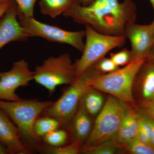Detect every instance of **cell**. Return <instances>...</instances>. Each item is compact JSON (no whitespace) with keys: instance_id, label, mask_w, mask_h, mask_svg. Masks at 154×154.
<instances>
[{"instance_id":"1","label":"cell","mask_w":154,"mask_h":154,"mask_svg":"<svg viewBox=\"0 0 154 154\" xmlns=\"http://www.w3.org/2000/svg\"><path fill=\"white\" fill-rule=\"evenodd\" d=\"M63 15L78 24L90 25L99 33L125 36V26L135 22L137 12L132 0H124L117 7L110 5L105 0H95L83 6L75 0Z\"/></svg>"},{"instance_id":"2","label":"cell","mask_w":154,"mask_h":154,"mask_svg":"<svg viewBox=\"0 0 154 154\" xmlns=\"http://www.w3.org/2000/svg\"><path fill=\"white\" fill-rule=\"evenodd\" d=\"M146 60L135 59L122 68L93 78L90 83L91 88L134 105L135 101L133 87L135 78Z\"/></svg>"},{"instance_id":"3","label":"cell","mask_w":154,"mask_h":154,"mask_svg":"<svg viewBox=\"0 0 154 154\" xmlns=\"http://www.w3.org/2000/svg\"><path fill=\"white\" fill-rule=\"evenodd\" d=\"M54 102L36 99L7 101L0 100V108L11 118L18 128L21 136L30 144L36 145L40 140L34 131V124L38 116Z\"/></svg>"},{"instance_id":"4","label":"cell","mask_w":154,"mask_h":154,"mask_svg":"<svg viewBox=\"0 0 154 154\" xmlns=\"http://www.w3.org/2000/svg\"><path fill=\"white\" fill-rule=\"evenodd\" d=\"M100 75L102 74L93 65L70 85L60 98L45 110L42 114L57 119L62 125L68 124L76 113L83 96L92 89L90 85L91 80Z\"/></svg>"},{"instance_id":"5","label":"cell","mask_w":154,"mask_h":154,"mask_svg":"<svg viewBox=\"0 0 154 154\" xmlns=\"http://www.w3.org/2000/svg\"><path fill=\"white\" fill-rule=\"evenodd\" d=\"M76 79L75 63L67 53L57 57L48 58L34 71V81L47 89L50 95L57 86L71 85Z\"/></svg>"},{"instance_id":"6","label":"cell","mask_w":154,"mask_h":154,"mask_svg":"<svg viewBox=\"0 0 154 154\" xmlns=\"http://www.w3.org/2000/svg\"><path fill=\"white\" fill-rule=\"evenodd\" d=\"M129 104L109 95L84 146L97 145L111 140L118 130Z\"/></svg>"},{"instance_id":"7","label":"cell","mask_w":154,"mask_h":154,"mask_svg":"<svg viewBox=\"0 0 154 154\" xmlns=\"http://www.w3.org/2000/svg\"><path fill=\"white\" fill-rule=\"evenodd\" d=\"M86 42L81 57L75 63L76 79L113 48L123 45L125 36L106 35L86 25Z\"/></svg>"},{"instance_id":"8","label":"cell","mask_w":154,"mask_h":154,"mask_svg":"<svg viewBox=\"0 0 154 154\" xmlns=\"http://www.w3.org/2000/svg\"><path fill=\"white\" fill-rule=\"evenodd\" d=\"M18 18L21 25L30 32L32 37H41L52 42L69 45L80 52H83L85 45V30L67 31L39 22L33 17H25L19 12Z\"/></svg>"},{"instance_id":"9","label":"cell","mask_w":154,"mask_h":154,"mask_svg":"<svg viewBox=\"0 0 154 154\" xmlns=\"http://www.w3.org/2000/svg\"><path fill=\"white\" fill-rule=\"evenodd\" d=\"M34 78V72L30 70L26 60L15 62L9 71L0 72V100H21L16 91L19 87L27 86Z\"/></svg>"},{"instance_id":"10","label":"cell","mask_w":154,"mask_h":154,"mask_svg":"<svg viewBox=\"0 0 154 154\" xmlns=\"http://www.w3.org/2000/svg\"><path fill=\"white\" fill-rule=\"evenodd\" d=\"M18 14V7L13 0L0 19V49L10 42L26 41L32 37L30 32L19 22Z\"/></svg>"},{"instance_id":"11","label":"cell","mask_w":154,"mask_h":154,"mask_svg":"<svg viewBox=\"0 0 154 154\" xmlns=\"http://www.w3.org/2000/svg\"><path fill=\"white\" fill-rule=\"evenodd\" d=\"M125 36L130 42L134 59H147L154 43V28L152 23L148 25L128 23L125 28Z\"/></svg>"},{"instance_id":"12","label":"cell","mask_w":154,"mask_h":154,"mask_svg":"<svg viewBox=\"0 0 154 154\" xmlns=\"http://www.w3.org/2000/svg\"><path fill=\"white\" fill-rule=\"evenodd\" d=\"M0 143L8 153L28 154L30 151L23 142L18 128L8 116L0 108Z\"/></svg>"},{"instance_id":"13","label":"cell","mask_w":154,"mask_h":154,"mask_svg":"<svg viewBox=\"0 0 154 154\" xmlns=\"http://www.w3.org/2000/svg\"><path fill=\"white\" fill-rule=\"evenodd\" d=\"M142 101L154 99V64L146 60L135 78L134 88Z\"/></svg>"},{"instance_id":"14","label":"cell","mask_w":154,"mask_h":154,"mask_svg":"<svg viewBox=\"0 0 154 154\" xmlns=\"http://www.w3.org/2000/svg\"><path fill=\"white\" fill-rule=\"evenodd\" d=\"M129 104L116 133L111 140L124 144L136 138L138 129L139 116Z\"/></svg>"},{"instance_id":"15","label":"cell","mask_w":154,"mask_h":154,"mask_svg":"<svg viewBox=\"0 0 154 154\" xmlns=\"http://www.w3.org/2000/svg\"><path fill=\"white\" fill-rule=\"evenodd\" d=\"M91 116L79 104L76 113L72 119V130L75 139L83 143L91 134L93 125Z\"/></svg>"},{"instance_id":"16","label":"cell","mask_w":154,"mask_h":154,"mask_svg":"<svg viewBox=\"0 0 154 154\" xmlns=\"http://www.w3.org/2000/svg\"><path fill=\"white\" fill-rule=\"evenodd\" d=\"M101 91L91 89L85 94L80 104L91 117L97 116L105 103V98Z\"/></svg>"},{"instance_id":"17","label":"cell","mask_w":154,"mask_h":154,"mask_svg":"<svg viewBox=\"0 0 154 154\" xmlns=\"http://www.w3.org/2000/svg\"><path fill=\"white\" fill-rule=\"evenodd\" d=\"M75 0H39L40 12L55 18L65 13Z\"/></svg>"},{"instance_id":"18","label":"cell","mask_w":154,"mask_h":154,"mask_svg":"<svg viewBox=\"0 0 154 154\" xmlns=\"http://www.w3.org/2000/svg\"><path fill=\"white\" fill-rule=\"evenodd\" d=\"M124 151L122 144L109 140L97 145L82 147L81 153L85 154H115Z\"/></svg>"},{"instance_id":"19","label":"cell","mask_w":154,"mask_h":154,"mask_svg":"<svg viewBox=\"0 0 154 154\" xmlns=\"http://www.w3.org/2000/svg\"><path fill=\"white\" fill-rule=\"evenodd\" d=\"M61 125L57 119L44 116V117L36 119L34 124V131L38 137L41 138L48 133L58 129Z\"/></svg>"},{"instance_id":"20","label":"cell","mask_w":154,"mask_h":154,"mask_svg":"<svg viewBox=\"0 0 154 154\" xmlns=\"http://www.w3.org/2000/svg\"><path fill=\"white\" fill-rule=\"evenodd\" d=\"M124 151L132 154H154V147L134 139L124 144Z\"/></svg>"},{"instance_id":"21","label":"cell","mask_w":154,"mask_h":154,"mask_svg":"<svg viewBox=\"0 0 154 154\" xmlns=\"http://www.w3.org/2000/svg\"><path fill=\"white\" fill-rule=\"evenodd\" d=\"M82 143L75 140L67 146L53 147L49 146L44 148L45 152L51 154H78L81 152Z\"/></svg>"},{"instance_id":"22","label":"cell","mask_w":154,"mask_h":154,"mask_svg":"<svg viewBox=\"0 0 154 154\" xmlns=\"http://www.w3.org/2000/svg\"><path fill=\"white\" fill-rule=\"evenodd\" d=\"M43 140L50 146H63L67 140L68 134L63 130L57 129L48 133L42 137Z\"/></svg>"},{"instance_id":"23","label":"cell","mask_w":154,"mask_h":154,"mask_svg":"<svg viewBox=\"0 0 154 154\" xmlns=\"http://www.w3.org/2000/svg\"><path fill=\"white\" fill-rule=\"evenodd\" d=\"M110 58L117 66H125L134 60L131 51L124 48L119 52L111 53Z\"/></svg>"},{"instance_id":"24","label":"cell","mask_w":154,"mask_h":154,"mask_svg":"<svg viewBox=\"0 0 154 154\" xmlns=\"http://www.w3.org/2000/svg\"><path fill=\"white\" fill-rule=\"evenodd\" d=\"M94 66L96 69L102 74L111 72L119 68L110 58L105 57L96 62Z\"/></svg>"},{"instance_id":"25","label":"cell","mask_w":154,"mask_h":154,"mask_svg":"<svg viewBox=\"0 0 154 154\" xmlns=\"http://www.w3.org/2000/svg\"><path fill=\"white\" fill-rule=\"evenodd\" d=\"M19 13L25 17H33L34 6L37 0H14Z\"/></svg>"},{"instance_id":"26","label":"cell","mask_w":154,"mask_h":154,"mask_svg":"<svg viewBox=\"0 0 154 154\" xmlns=\"http://www.w3.org/2000/svg\"><path fill=\"white\" fill-rule=\"evenodd\" d=\"M144 112L154 120V99L140 102Z\"/></svg>"},{"instance_id":"27","label":"cell","mask_w":154,"mask_h":154,"mask_svg":"<svg viewBox=\"0 0 154 154\" xmlns=\"http://www.w3.org/2000/svg\"><path fill=\"white\" fill-rule=\"evenodd\" d=\"M136 138L138 140H139L142 142L143 143L152 146L151 141L148 137L146 134L139 127V125L138 129L137 134Z\"/></svg>"},{"instance_id":"28","label":"cell","mask_w":154,"mask_h":154,"mask_svg":"<svg viewBox=\"0 0 154 154\" xmlns=\"http://www.w3.org/2000/svg\"><path fill=\"white\" fill-rule=\"evenodd\" d=\"M140 112L142 114V115L143 116L144 118L147 121L149 122V124L151 125L152 130V145L154 147V120L150 116H149L146 113H145L143 111H140Z\"/></svg>"},{"instance_id":"29","label":"cell","mask_w":154,"mask_h":154,"mask_svg":"<svg viewBox=\"0 0 154 154\" xmlns=\"http://www.w3.org/2000/svg\"><path fill=\"white\" fill-rule=\"evenodd\" d=\"M13 1V0H12V1H9V2H6L3 3L0 5V19H1V17H2L4 14L6 13V11L8 9L9 6H10Z\"/></svg>"},{"instance_id":"30","label":"cell","mask_w":154,"mask_h":154,"mask_svg":"<svg viewBox=\"0 0 154 154\" xmlns=\"http://www.w3.org/2000/svg\"><path fill=\"white\" fill-rule=\"evenodd\" d=\"M146 59L154 64V43L151 48Z\"/></svg>"},{"instance_id":"31","label":"cell","mask_w":154,"mask_h":154,"mask_svg":"<svg viewBox=\"0 0 154 154\" xmlns=\"http://www.w3.org/2000/svg\"><path fill=\"white\" fill-rule=\"evenodd\" d=\"M83 6H87L93 2L95 0H77Z\"/></svg>"},{"instance_id":"32","label":"cell","mask_w":154,"mask_h":154,"mask_svg":"<svg viewBox=\"0 0 154 154\" xmlns=\"http://www.w3.org/2000/svg\"><path fill=\"white\" fill-rule=\"evenodd\" d=\"M8 154V151L6 148L0 143V154Z\"/></svg>"},{"instance_id":"33","label":"cell","mask_w":154,"mask_h":154,"mask_svg":"<svg viewBox=\"0 0 154 154\" xmlns=\"http://www.w3.org/2000/svg\"><path fill=\"white\" fill-rule=\"evenodd\" d=\"M12 0H0V5L3 3L6 2H9V1H11Z\"/></svg>"},{"instance_id":"34","label":"cell","mask_w":154,"mask_h":154,"mask_svg":"<svg viewBox=\"0 0 154 154\" xmlns=\"http://www.w3.org/2000/svg\"><path fill=\"white\" fill-rule=\"evenodd\" d=\"M149 1L151 3L154 11V0H149Z\"/></svg>"},{"instance_id":"35","label":"cell","mask_w":154,"mask_h":154,"mask_svg":"<svg viewBox=\"0 0 154 154\" xmlns=\"http://www.w3.org/2000/svg\"><path fill=\"white\" fill-rule=\"evenodd\" d=\"M152 25L153 26V27L154 28V19L153 21V22H152Z\"/></svg>"}]
</instances>
